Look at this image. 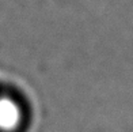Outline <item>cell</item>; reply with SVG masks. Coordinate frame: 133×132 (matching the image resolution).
Segmentation results:
<instances>
[{"instance_id":"cell-1","label":"cell","mask_w":133,"mask_h":132,"mask_svg":"<svg viewBox=\"0 0 133 132\" xmlns=\"http://www.w3.org/2000/svg\"><path fill=\"white\" fill-rule=\"evenodd\" d=\"M25 121V110L16 97L0 94V132H16Z\"/></svg>"}]
</instances>
